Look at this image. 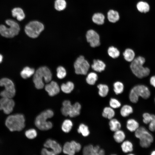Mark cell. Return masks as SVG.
I'll list each match as a JSON object with an SVG mask.
<instances>
[{
  "label": "cell",
  "mask_w": 155,
  "mask_h": 155,
  "mask_svg": "<svg viewBox=\"0 0 155 155\" xmlns=\"http://www.w3.org/2000/svg\"><path fill=\"white\" fill-rule=\"evenodd\" d=\"M52 75L50 69L46 66L38 68L35 72L33 81L37 89H42L44 86L43 79L46 83H49L51 80Z\"/></svg>",
  "instance_id": "cell-1"
},
{
  "label": "cell",
  "mask_w": 155,
  "mask_h": 155,
  "mask_svg": "<svg viewBox=\"0 0 155 155\" xmlns=\"http://www.w3.org/2000/svg\"><path fill=\"white\" fill-rule=\"evenodd\" d=\"M25 119L21 114H16L9 116L6 119L5 124L11 131H20L25 126Z\"/></svg>",
  "instance_id": "cell-2"
},
{
  "label": "cell",
  "mask_w": 155,
  "mask_h": 155,
  "mask_svg": "<svg viewBox=\"0 0 155 155\" xmlns=\"http://www.w3.org/2000/svg\"><path fill=\"white\" fill-rule=\"evenodd\" d=\"M145 61L144 57L139 56L135 58L131 62L130 66V69L133 73L138 78L146 77L150 73V69L143 66Z\"/></svg>",
  "instance_id": "cell-3"
},
{
  "label": "cell",
  "mask_w": 155,
  "mask_h": 155,
  "mask_svg": "<svg viewBox=\"0 0 155 155\" xmlns=\"http://www.w3.org/2000/svg\"><path fill=\"white\" fill-rule=\"evenodd\" d=\"M54 113L52 111L49 109L44 111L36 118L35 124L36 126L41 130H46L51 129L52 127V124L47 120L52 117Z\"/></svg>",
  "instance_id": "cell-4"
},
{
  "label": "cell",
  "mask_w": 155,
  "mask_h": 155,
  "mask_svg": "<svg viewBox=\"0 0 155 155\" xmlns=\"http://www.w3.org/2000/svg\"><path fill=\"white\" fill-rule=\"evenodd\" d=\"M5 23L9 27L4 25H0V34L2 36L11 38L18 34L20 28L17 22L13 20L8 19L6 20Z\"/></svg>",
  "instance_id": "cell-5"
},
{
  "label": "cell",
  "mask_w": 155,
  "mask_h": 155,
  "mask_svg": "<svg viewBox=\"0 0 155 155\" xmlns=\"http://www.w3.org/2000/svg\"><path fill=\"white\" fill-rule=\"evenodd\" d=\"M150 95V92L147 87L143 85H137L131 89L129 94V98L131 102L135 103L138 102L139 96L147 99L149 97Z\"/></svg>",
  "instance_id": "cell-6"
},
{
  "label": "cell",
  "mask_w": 155,
  "mask_h": 155,
  "mask_svg": "<svg viewBox=\"0 0 155 155\" xmlns=\"http://www.w3.org/2000/svg\"><path fill=\"white\" fill-rule=\"evenodd\" d=\"M135 135L140 140V144L143 148H147L153 142L152 135L144 127H139L135 131Z\"/></svg>",
  "instance_id": "cell-7"
},
{
  "label": "cell",
  "mask_w": 155,
  "mask_h": 155,
  "mask_svg": "<svg viewBox=\"0 0 155 155\" xmlns=\"http://www.w3.org/2000/svg\"><path fill=\"white\" fill-rule=\"evenodd\" d=\"M44 29V26L42 23L37 21H33L26 25L24 30L28 36L35 38L39 36Z\"/></svg>",
  "instance_id": "cell-8"
},
{
  "label": "cell",
  "mask_w": 155,
  "mask_h": 155,
  "mask_svg": "<svg viewBox=\"0 0 155 155\" xmlns=\"http://www.w3.org/2000/svg\"><path fill=\"white\" fill-rule=\"evenodd\" d=\"M0 86L5 88V89L0 92L1 97L12 98L15 96L16 93L15 88L11 80L7 78H2L0 80Z\"/></svg>",
  "instance_id": "cell-9"
},
{
  "label": "cell",
  "mask_w": 155,
  "mask_h": 155,
  "mask_svg": "<svg viewBox=\"0 0 155 155\" xmlns=\"http://www.w3.org/2000/svg\"><path fill=\"white\" fill-rule=\"evenodd\" d=\"M74 67L76 74L86 75L89 70L90 65L84 57L80 55L74 62Z\"/></svg>",
  "instance_id": "cell-10"
},
{
  "label": "cell",
  "mask_w": 155,
  "mask_h": 155,
  "mask_svg": "<svg viewBox=\"0 0 155 155\" xmlns=\"http://www.w3.org/2000/svg\"><path fill=\"white\" fill-rule=\"evenodd\" d=\"M46 148H50L52 149L51 152L46 148H43L41 154L42 155H55L60 154L62 149L59 144L55 141L51 139L47 140L44 144Z\"/></svg>",
  "instance_id": "cell-11"
},
{
  "label": "cell",
  "mask_w": 155,
  "mask_h": 155,
  "mask_svg": "<svg viewBox=\"0 0 155 155\" xmlns=\"http://www.w3.org/2000/svg\"><path fill=\"white\" fill-rule=\"evenodd\" d=\"M15 105V102L12 98L2 97L0 99V110H2L5 114L11 113Z\"/></svg>",
  "instance_id": "cell-12"
},
{
  "label": "cell",
  "mask_w": 155,
  "mask_h": 155,
  "mask_svg": "<svg viewBox=\"0 0 155 155\" xmlns=\"http://www.w3.org/2000/svg\"><path fill=\"white\" fill-rule=\"evenodd\" d=\"M86 36L87 42L89 43L91 47L95 48L100 45V36L94 30L90 29L88 30L86 32Z\"/></svg>",
  "instance_id": "cell-13"
},
{
  "label": "cell",
  "mask_w": 155,
  "mask_h": 155,
  "mask_svg": "<svg viewBox=\"0 0 155 155\" xmlns=\"http://www.w3.org/2000/svg\"><path fill=\"white\" fill-rule=\"evenodd\" d=\"M45 90L50 96H53L60 92V88L57 83L54 81H51L45 87Z\"/></svg>",
  "instance_id": "cell-14"
},
{
  "label": "cell",
  "mask_w": 155,
  "mask_h": 155,
  "mask_svg": "<svg viewBox=\"0 0 155 155\" xmlns=\"http://www.w3.org/2000/svg\"><path fill=\"white\" fill-rule=\"evenodd\" d=\"M100 149L99 145L94 146L92 144H89L84 148L83 153L84 155H99Z\"/></svg>",
  "instance_id": "cell-15"
},
{
  "label": "cell",
  "mask_w": 155,
  "mask_h": 155,
  "mask_svg": "<svg viewBox=\"0 0 155 155\" xmlns=\"http://www.w3.org/2000/svg\"><path fill=\"white\" fill-rule=\"evenodd\" d=\"M92 68L94 71L101 72L104 70L106 65L102 61L99 59H94L91 65Z\"/></svg>",
  "instance_id": "cell-16"
},
{
  "label": "cell",
  "mask_w": 155,
  "mask_h": 155,
  "mask_svg": "<svg viewBox=\"0 0 155 155\" xmlns=\"http://www.w3.org/2000/svg\"><path fill=\"white\" fill-rule=\"evenodd\" d=\"M107 18L108 21L112 23H115L120 19L119 13L117 11L113 9L108 11L107 13Z\"/></svg>",
  "instance_id": "cell-17"
},
{
  "label": "cell",
  "mask_w": 155,
  "mask_h": 155,
  "mask_svg": "<svg viewBox=\"0 0 155 155\" xmlns=\"http://www.w3.org/2000/svg\"><path fill=\"white\" fill-rule=\"evenodd\" d=\"M139 127L138 123L133 119H128L126 122V127L131 132H135Z\"/></svg>",
  "instance_id": "cell-18"
},
{
  "label": "cell",
  "mask_w": 155,
  "mask_h": 155,
  "mask_svg": "<svg viewBox=\"0 0 155 155\" xmlns=\"http://www.w3.org/2000/svg\"><path fill=\"white\" fill-rule=\"evenodd\" d=\"M12 14L13 17L16 18L19 21L23 20L25 17V14L23 10L19 7L13 8L12 10Z\"/></svg>",
  "instance_id": "cell-19"
},
{
  "label": "cell",
  "mask_w": 155,
  "mask_h": 155,
  "mask_svg": "<svg viewBox=\"0 0 155 155\" xmlns=\"http://www.w3.org/2000/svg\"><path fill=\"white\" fill-rule=\"evenodd\" d=\"M105 16L101 13H97L94 14L92 16V20L95 24L98 25H102L104 22Z\"/></svg>",
  "instance_id": "cell-20"
},
{
  "label": "cell",
  "mask_w": 155,
  "mask_h": 155,
  "mask_svg": "<svg viewBox=\"0 0 155 155\" xmlns=\"http://www.w3.org/2000/svg\"><path fill=\"white\" fill-rule=\"evenodd\" d=\"M115 112L113 108L111 107H106L104 108L102 113V116L108 119H111L114 117Z\"/></svg>",
  "instance_id": "cell-21"
},
{
  "label": "cell",
  "mask_w": 155,
  "mask_h": 155,
  "mask_svg": "<svg viewBox=\"0 0 155 155\" xmlns=\"http://www.w3.org/2000/svg\"><path fill=\"white\" fill-rule=\"evenodd\" d=\"M123 55L126 61L131 62L134 59L135 54L133 50L130 48H127L123 52Z\"/></svg>",
  "instance_id": "cell-22"
},
{
  "label": "cell",
  "mask_w": 155,
  "mask_h": 155,
  "mask_svg": "<svg viewBox=\"0 0 155 155\" xmlns=\"http://www.w3.org/2000/svg\"><path fill=\"white\" fill-rule=\"evenodd\" d=\"M81 106V104L78 102L75 103L72 105L69 116L71 117H75L79 115L80 113Z\"/></svg>",
  "instance_id": "cell-23"
},
{
  "label": "cell",
  "mask_w": 155,
  "mask_h": 155,
  "mask_svg": "<svg viewBox=\"0 0 155 155\" xmlns=\"http://www.w3.org/2000/svg\"><path fill=\"white\" fill-rule=\"evenodd\" d=\"M109 125L110 130L113 132L120 129L121 127L120 122L117 119L113 118L110 120Z\"/></svg>",
  "instance_id": "cell-24"
},
{
  "label": "cell",
  "mask_w": 155,
  "mask_h": 155,
  "mask_svg": "<svg viewBox=\"0 0 155 155\" xmlns=\"http://www.w3.org/2000/svg\"><path fill=\"white\" fill-rule=\"evenodd\" d=\"M72 105L68 100H65L63 103V107L61 109L62 114L65 116L69 115Z\"/></svg>",
  "instance_id": "cell-25"
},
{
  "label": "cell",
  "mask_w": 155,
  "mask_h": 155,
  "mask_svg": "<svg viewBox=\"0 0 155 155\" xmlns=\"http://www.w3.org/2000/svg\"><path fill=\"white\" fill-rule=\"evenodd\" d=\"M122 143L121 148L124 153H127L133 151V145L131 142L129 140H125Z\"/></svg>",
  "instance_id": "cell-26"
},
{
  "label": "cell",
  "mask_w": 155,
  "mask_h": 155,
  "mask_svg": "<svg viewBox=\"0 0 155 155\" xmlns=\"http://www.w3.org/2000/svg\"><path fill=\"white\" fill-rule=\"evenodd\" d=\"M113 137L116 142L121 143L124 140L125 138V135L123 131L119 129L114 132Z\"/></svg>",
  "instance_id": "cell-27"
},
{
  "label": "cell",
  "mask_w": 155,
  "mask_h": 155,
  "mask_svg": "<svg viewBox=\"0 0 155 155\" xmlns=\"http://www.w3.org/2000/svg\"><path fill=\"white\" fill-rule=\"evenodd\" d=\"M133 112V108L131 106L128 104H125L121 108L120 111V113L123 117L128 116Z\"/></svg>",
  "instance_id": "cell-28"
},
{
  "label": "cell",
  "mask_w": 155,
  "mask_h": 155,
  "mask_svg": "<svg viewBox=\"0 0 155 155\" xmlns=\"http://www.w3.org/2000/svg\"><path fill=\"white\" fill-rule=\"evenodd\" d=\"M35 72L34 69L28 67H26L21 71L20 75L22 78L26 79L34 74Z\"/></svg>",
  "instance_id": "cell-29"
},
{
  "label": "cell",
  "mask_w": 155,
  "mask_h": 155,
  "mask_svg": "<svg viewBox=\"0 0 155 155\" xmlns=\"http://www.w3.org/2000/svg\"><path fill=\"white\" fill-rule=\"evenodd\" d=\"M98 89V94L101 97H104L108 94L109 92V88L105 84H99L97 86Z\"/></svg>",
  "instance_id": "cell-30"
},
{
  "label": "cell",
  "mask_w": 155,
  "mask_h": 155,
  "mask_svg": "<svg viewBox=\"0 0 155 155\" xmlns=\"http://www.w3.org/2000/svg\"><path fill=\"white\" fill-rule=\"evenodd\" d=\"M138 10L141 13H146L150 10V6L147 2L141 1L138 2L136 5Z\"/></svg>",
  "instance_id": "cell-31"
},
{
  "label": "cell",
  "mask_w": 155,
  "mask_h": 155,
  "mask_svg": "<svg viewBox=\"0 0 155 155\" xmlns=\"http://www.w3.org/2000/svg\"><path fill=\"white\" fill-rule=\"evenodd\" d=\"M63 151L64 154L69 155H74L75 153L71 142H66L64 144Z\"/></svg>",
  "instance_id": "cell-32"
},
{
  "label": "cell",
  "mask_w": 155,
  "mask_h": 155,
  "mask_svg": "<svg viewBox=\"0 0 155 155\" xmlns=\"http://www.w3.org/2000/svg\"><path fill=\"white\" fill-rule=\"evenodd\" d=\"M98 79L97 74L94 72H91L87 75L86 81V82L89 85H94Z\"/></svg>",
  "instance_id": "cell-33"
},
{
  "label": "cell",
  "mask_w": 155,
  "mask_h": 155,
  "mask_svg": "<svg viewBox=\"0 0 155 155\" xmlns=\"http://www.w3.org/2000/svg\"><path fill=\"white\" fill-rule=\"evenodd\" d=\"M74 84L71 82L68 81L65 84H63L61 87L62 91L65 93H70L73 89Z\"/></svg>",
  "instance_id": "cell-34"
},
{
  "label": "cell",
  "mask_w": 155,
  "mask_h": 155,
  "mask_svg": "<svg viewBox=\"0 0 155 155\" xmlns=\"http://www.w3.org/2000/svg\"><path fill=\"white\" fill-rule=\"evenodd\" d=\"M107 53L109 56L113 59H116L119 57L120 52L119 50L113 46L108 47Z\"/></svg>",
  "instance_id": "cell-35"
},
{
  "label": "cell",
  "mask_w": 155,
  "mask_h": 155,
  "mask_svg": "<svg viewBox=\"0 0 155 155\" xmlns=\"http://www.w3.org/2000/svg\"><path fill=\"white\" fill-rule=\"evenodd\" d=\"M113 86V91L116 94H121L123 91L124 86L122 82L117 81L114 83Z\"/></svg>",
  "instance_id": "cell-36"
},
{
  "label": "cell",
  "mask_w": 155,
  "mask_h": 155,
  "mask_svg": "<svg viewBox=\"0 0 155 155\" xmlns=\"http://www.w3.org/2000/svg\"><path fill=\"white\" fill-rule=\"evenodd\" d=\"M67 3L65 0H56L54 3V7L58 11L64 10L66 7Z\"/></svg>",
  "instance_id": "cell-37"
},
{
  "label": "cell",
  "mask_w": 155,
  "mask_h": 155,
  "mask_svg": "<svg viewBox=\"0 0 155 155\" xmlns=\"http://www.w3.org/2000/svg\"><path fill=\"white\" fill-rule=\"evenodd\" d=\"M78 133H81L84 137L88 136L90 133V131L88 126L83 123H82L80 125L78 129Z\"/></svg>",
  "instance_id": "cell-38"
},
{
  "label": "cell",
  "mask_w": 155,
  "mask_h": 155,
  "mask_svg": "<svg viewBox=\"0 0 155 155\" xmlns=\"http://www.w3.org/2000/svg\"><path fill=\"white\" fill-rule=\"evenodd\" d=\"M73 126L71 121L69 119L65 120L63 123L62 129L65 132L68 133L70 131Z\"/></svg>",
  "instance_id": "cell-39"
},
{
  "label": "cell",
  "mask_w": 155,
  "mask_h": 155,
  "mask_svg": "<svg viewBox=\"0 0 155 155\" xmlns=\"http://www.w3.org/2000/svg\"><path fill=\"white\" fill-rule=\"evenodd\" d=\"M143 122L146 124L149 123L151 121L155 120V115L150 114L148 113H145L143 115Z\"/></svg>",
  "instance_id": "cell-40"
},
{
  "label": "cell",
  "mask_w": 155,
  "mask_h": 155,
  "mask_svg": "<svg viewBox=\"0 0 155 155\" xmlns=\"http://www.w3.org/2000/svg\"><path fill=\"white\" fill-rule=\"evenodd\" d=\"M57 76L60 79L64 78L66 75V72L65 69L61 66L58 67L57 69Z\"/></svg>",
  "instance_id": "cell-41"
},
{
  "label": "cell",
  "mask_w": 155,
  "mask_h": 155,
  "mask_svg": "<svg viewBox=\"0 0 155 155\" xmlns=\"http://www.w3.org/2000/svg\"><path fill=\"white\" fill-rule=\"evenodd\" d=\"M109 104L110 107L113 109L119 108L121 106L120 102L117 99L114 98H111L109 100Z\"/></svg>",
  "instance_id": "cell-42"
},
{
  "label": "cell",
  "mask_w": 155,
  "mask_h": 155,
  "mask_svg": "<svg viewBox=\"0 0 155 155\" xmlns=\"http://www.w3.org/2000/svg\"><path fill=\"white\" fill-rule=\"evenodd\" d=\"M25 135L28 138L32 139H34L36 136L37 133L35 129H31L26 131L25 132Z\"/></svg>",
  "instance_id": "cell-43"
},
{
  "label": "cell",
  "mask_w": 155,
  "mask_h": 155,
  "mask_svg": "<svg viewBox=\"0 0 155 155\" xmlns=\"http://www.w3.org/2000/svg\"><path fill=\"white\" fill-rule=\"evenodd\" d=\"M149 129L151 131H155V120H152L150 123Z\"/></svg>",
  "instance_id": "cell-44"
},
{
  "label": "cell",
  "mask_w": 155,
  "mask_h": 155,
  "mask_svg": "<svg viewBox=\"0 0 155 155\" xmlns=\"http://www.w3.org/2000/svg\"><path fill=\"white\" fill-rule=\"evenodd\" d=\"M150 82V84L155 88V75L151 78Z\"/></svg>",
  "instance_id": "cell-45"
},
{
  "label": "cell",
  "mask_w": 155,
  "mask_h": 155,
  "mask_svg": "<svg viewBox=\"0 0 155 155\" xmlns=\"http://www.w3.org/2000/svg\"><path fill=\"white\" fill-rule=\"evenodd\" d=\"M105 154L104 150L103 149H100L99 152V155H104Z\"/></svg>",
  "instance_id": "cell-46"
},
{
  "label": "cell",
  "mask_w": 155,
  "mask_h": 155,
  "mask_svg": "<svg viewBox=\"0 0 155 155\" xmlns=\"http://www.w3.org/2000/svg\"><path fill=\"white\" fill-rule=\"evenodd\" d=\"M3 56L2 55L0 54V63L3 60Z\"/></svg>",
  "instance_id": "cell-47"
},
{
  "label": "cell",
  "mask_w": 155,
  "mask_h": 155,
  "mask_svg": "<svg viewBox=\"0 0 155 155\" xmlns=\"http://www.w3.org/2000/svg\"><path fill=\"white\" fill-rule=\"evenodd\" d=\"M151 155H155V150L152 151L151 154Z\"/></svg>",
  "instance_id": "cell-48"
},
{
  "label": "cell",
  "mask_w": 155,
  "mask_h": 155,
  "mask_svg": "<svg viewBox=\"0 0 155 155\" xmlns=\"http://www.w3.org/2000/svg\"><path fill=\"white\" fill-rule=\"evenodd\" d=\"M154 101H155V99H154Z\"/></svg>",
  "instance_id": "cell-49"
}]
</instances>
